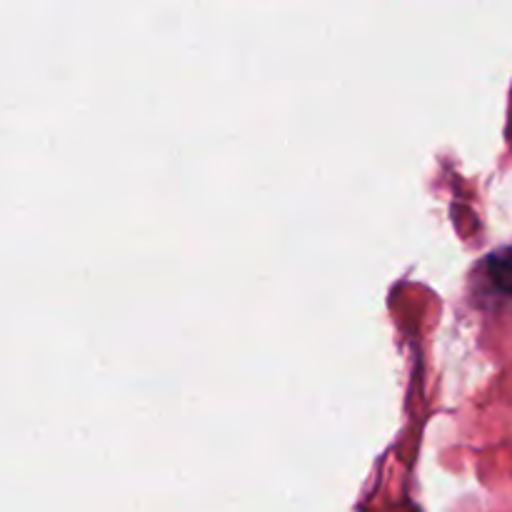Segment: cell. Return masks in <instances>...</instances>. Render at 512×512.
Segmentation results:
<instances>
[{
	"label": "cell",
	"mask_w": 512,
	"mask_h": 512,
	"mask_svg": "<svg viewBox=\"0 0 512 512\" xmlns=\"http://www.w3.org/2000/svg\"><path fill=\"white\" fill-rule=\"evenodd\" d=\"M483 270L485 278L490 280V285H493L498 293L512 298V245L490 253L488 258H485Z\"/></svg>",
	"instance_id": "cell-1"
}]
</instances>
